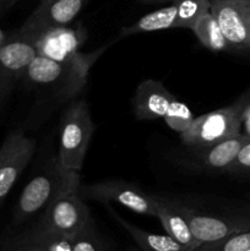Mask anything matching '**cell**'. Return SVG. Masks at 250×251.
I'll return each instance as SVG.
<instances>
[{
    "mask_svg": "<svg viewBox=\"0 0 250 251\" xmlns=\"http://www.w3.org/2000/svg\"><path fill=\"white\" fill-rule=\"evenodd\" d=\"M80 183V172L64 169L56 156L50 158L21 191L15 206L12 225L19 227L41 215L55 199L77 190Z\"/></svg>",
    "mask_w": 250,
    "mask_h": 251,
    "instance_id": "1",
    "label": "cell"
},
{
    "mask_svg": "<svg viewBox=\"0 0 250 251\" xmlns=\"http://www.w3.org/2000/svg\"><path fill=\"white\" fill-rule=\"evenodd\" d=\"M91 69L78 64H66L37 55L27 68L22 80L31 90L56 102L75 97L87 82Z\"/></svg>",
    "mask_w": 250,
    "mask_h": 251,
    "instance_id": "2",
    "label": "cell"
},
{
    "mask_svg": "<svg viewBox=\"0 0 250 251\" xmlns=\"http://www.w3.org/2000/svg\"><path fill=\"white\" fill-rule=\"evenodd\" d=\"M93 131L95 125L87 103L83 100L71 103L61 117L60 141L56 154V159L64 169L81 171Z\"/></svg>",
    "mask_w": 250,
    "mask_h": 251,
    "instance_id": "3",
    "label": "cell"
},
{
    "mask_svg": "<svg viewBox=\"0 0 250 251\" xmlns=\"http://www.w3.org/2000/svg\"><path fill=\"white\" fill-rule=\"evenodd\" d=\"M37 53L44 58L66 64H78L91 69L107 46L91 53H82L81 47L86 41V32L82 27H58L44 31L33 37Z\"/></svg>",
    "mask_w": 250,
    "mask_h": 251,
    "instance_id": "4",
    "label": "cell"
},
{
    "mask_svg": "<svg viewBox=\"0 0 250 251\" xmlns=\"http://www.w3.org/2000/svg\"><path fill=\"white\" fill-rule=\"evenodd\" d=\"M242 132L239 103L194 118L190 126L180 134L181 142L194 149H207Z\"/></svg>",
    "mask_w": 250,
    "mask_h": 251,
    "instance_id": "5",
    "label": "cell"
},
{
    "mask_svg": "<svg viewBox=\"0 0 250 251\" xmlns=\"http://www.w3.org/2000/svg\"><path fill=\"white\" fill-rule=\"evenodd\" d=\"M77 194L83 200L119 203L139 215L156 217V196L145 193L129 181L112 179L96 183H80Z\"/></svg>",
    "mask_w": 250,
    "mask_h": 251,
    "instance_id": "6",
    "label": "cell"
},
{
    "mask_svg": "<svg viewBox=\"0 0 250 251\" xmlns=\"http://www.w3.org/2000/svg\"><path fill=\"white\" fill-rule=\"evenodd\" d=\"M36 152V140L22 129L6 135L0 145V207Z\"/></svg>",
    "mask_w": 250,
    "mask_h": 251,
    "instance_id": "7",
    "label": "cell"
},
{
    "mask_svg": "<svg viewBox=\"0 0 250 251\" xmlns=\"http://www.w3.org/2000/svg\"><path fill=\"white\" fill-rule=\"evenodd\" d=\"M92 220L87 205L76 190L55 199L38 221L49 230L71 238Z\"/></svg>",
    "mask_w": 250,
    "mask_h": 251,
    "instance_id": "8",
    "label": "cell"
},
{
    "mask_svg": "<svg viewBox=\"0 0 250 251\" xmlns=\"http://www.w3.org/2000/svg\"><path fill=\"white\" fill-rule=\"evenodd\" d=\"M38 55L34 38L17 32L0 44V100L22 80L29 64Z\"/></svg>",
    "mask_w": 250,
    "mask_h": 251,
    "instance_id": "9",
    "label": "cell"
},
{
    "mask_svg": "<svg viewBox=\"0 0 250 251\" xmlns=\"http://www.w3.org/2000/svg\"><path fill=\"white\" fill-rule=\"evenodd\" d=\"M210 11L217 19L229 48L250 51V0H211Z\"/></svg>",
    "mask_w": 250,
    "mask_h": 251,
    "instance_id": "10",
    "label": "cell"
},
{
    "mask_svg": "<svg viewBox=\"0 0 250 251\" xmlns=\"http://www.w3.org/2000/svg\"><path fill=\"white\" fill-rule=\"evenodd\" d=\"M186 217L191 232L200 245L250 229V216L240 213L200 212L186 206Z\"/></svg>",
    "mask_w": 250,
    "mask_h": 251,
    "instance_id": "11",
    "label": "cell"
},
{
    "mask_svg": "<svg viewBox=\"0 0 250 251\" xmlns=\"http://www.w3.org/2000/svg\"><path fill=\"white\" fill-rule=\"evenodd\" d=\"M88 0H41L20 28V33L37 36L44 31L69 26Z\"/></svg>",
    "mask_w": 250,
    "mask_h": 251,
    "instance_id": "12",
    "label": "cell"
},
{
    "mask_svg": "<svg viewBox=\"0 0 250 251\" xmlns=\"http://www.w3.org/2000/svg\"><path fill=\"white\" fill-rule=\"evenodd\" d=\"M156 196V217L161 221L164 230L179 244L194 251L200 247L195 239L186 217V206L171 199Z\"/></svg>",
    "mask_w": 250,
    "mask_h": 251,
    "instance_id": "13",
    "label": "cell"
},
{
    "mask_svg": "<svg viewBox=\"0 0 250 251\" xmlns=\"http://www.w3.org/2000/svg\"><path fill=\"white\" fill-rule=\"evenodd\" d=\"M175 100L166 86L157 80H145L137 86L134 96V114L139 120L164 118L169 105Z\"/></svg>",
    "mask_w": 250,
    "mask_h": 251,
    "instance_id": "14",
    "label": "cell"
},
{
    "mask_svg": "<svg viewBox=\"0 0 250 251\" xmlns=\"http://www.w3.org/2000/svg\"><path fill=\"white\" fill-rule=\"evenodd\" d=\"M250 140L248 135L240 134L225 139L213 146L202 149L200 154V164L208 171H222L225 172L230 163L238 156L242 147Z\"/></svg>",
    "mask_w": 250,
    "mask_h": 251,
    "instance_id": "15",
    "label": "cell"
},
{
    "mask_svg": "<svg viewBox=\"0 0 250 251\" xmlns=\"http://www.w3.org/2000/svg\"><path fill=\"white\" fill-rule=\"evenodd\" d=\"M109 212L117 220V222L131 235L132 239L141 248L142 251H191L184 245L179 244L176 240H174L167 233L166 234H158V233L149 232V230L142 229V228L136 227V226L125 221L122 216L115 213L110 207Z\"/></svg>",
    "mask_w": 250,
    "mask_h": 251,
    "instance_id": "16",
    "label": "cell"
},
{
    "mask_svg": "<svg viewBox=\"0 0 250 251\" xmlns=\"http://www.w3.org/2000/svg\"><path fill=\"white\" fill-rule=\"evenodd\" d=\"M176 7L173 4L168 6L159 7L154 11L149 12L140 17L135 24L124 27L120 37H129L131 34L144 33V32H154L161 29L175 28Z\"/></svg>",
    "mask_w": 250,
    "mask_h": 251,
    "instance_id": "17",
    "label": "cell"
},
{
    "mask_svg": "<svg viewBox=\"0 0 250 251\" xmlns=\"http://www.w3.org/2000/svg\"><path fill=\"white\" fill-rule=\"evenodd\" d=\"M191 29L205 48L212 51H225L230 49L217 19L211 11L199 17Z\"/></svg>",
    "mask_w": 250,
    "mask_h": 251,
    "instance_id": "18",
    "label": "cell"
},
{
    "mask_svg": "<svg viewBox=\"0 0 250 251\" xmlns=\"http://www.w3.org/2000/svg\"><path fill=\"white\" fill-rule=\"evenodd\" d=\"M1 251H47L38 223L7 238Z\"/></svg>",
    "mask_w": 250,
    "mask_h": 251,
    "instance_id": "19",
    "label": "cell"
},
{
    "mask_svg": "<svg viewBox=\"0 0 250 251\" xmlns=\"http://www.w3.org/2000/svg\"><path fill=\"white\" fill-rule=\"evenodd\" d=\"M176 7L175 28H190L196 20L210 11L211 0H171Z\"/></svg>",
    "mask_w": 250,
    "mask_h": 251,
    "instance_id": "20",
    "label": "cell"
},
{
    "mask_svg": "<svg viewBox=\"0 0 250 251\" xmlns=\"http://www.w3.org/2000/svg\"><path fill=\"white\" fill-rule=\"evenodd\" d=\"M71 251H105L104 243L98 233L95 221H91L80 232L70 238Z\"/></svg>",
    "mask_w": 250,
    "mask_h": 251,
    "instance_id": "21",
    "label": "cell"
},
{
    "mask_svg": "<svg viewBox=\"0 0 250 251\" xmlns=\"http://www.w3.org/2000/svg\"><path fill=\"white\" fill-rule=\"evenodd\" d=\"M250 248V229L235 233L216 242L205 243L194 251H245Z\"/></svg>",
    "mask_w": 250,
    "mask_h": 251,
    "instance_id": "22",
    "label": "cell"
},
{
    "mask_svg": "<svg viewBox=\"0 0 250 251\" xmlns=\"http://www.w3.org/2000/svg\"><path fill=\"white\" fill-rule=\"evenodd\" d=\"M164 120L172 130L181 134L191 125L194 120V114L185 103L179 102L175 98L169 105L168 110L164 115Z\"/></svg>",
    "mask_w": 250,
    "mask_h": 251,
    "instance_id": "23",
    "label": "cell"
},
{
    "mask_svg": "<svg viewBox=\"0 0 250 251\" xmlns=\"http://www.w3.org/2000/svg\"><path fill=\"white\" fill-rule=\"evenodd\" d=\"M37 223L41 228L47 251H71L70 238L53 232V230H49L39 221H37Z\"/></svg>",
    "mask_w": 250,
    "mask_h": 251,
    "instance_id": "24",
    "label": "cell"
},
{
    "mask_svg": "<svg viewBox=\"0 0 250 251\" xmlns=\"http://www.w3.org/2000/svg\"><path fill=\"white\" fill-rule=\"evenodd\" d=\"M225 172L237 176H250V140L242 147L238 156Z\"/></svg>",
    "mask_w": 250,
    "mask_h": 251,
    "instance_id": "25",
    "label": "cell"
},
{
    "mask_svg": "<svg viewBox=\"0 0 250 251\" xmlns=\"http://www.w3.org/2000/svg\"><path fill=\"white\" fill-rule=\"evenodd\" d=\"M242 113V132L250 136V90L237 100Z\"/></svg>",
    "mask_w": 250,
    "mask_h": 251,
    "instance_id": "26",
    "label": "cell"
},
{
    "mask_svg": "<svg viewBox=\"0 0 250 251\" xmlns=\"http://www.w3.org/2000/svg\"><path fill=\"white\" fill-rule=\"evenodd\" d=\"M20 0H0V11H4V10L10 9L12 5L16 4Z\"/></svg>",
    "mask_w": 250,
    "mask_h": 251,
    "instance_id": "27",
    "label": "cell"
},
{
    "mask_svg": "<svg viewBox=\"0 0 250 251\" xmlns=\"http://www.w3.org/2000/svg\"><path fill=\"white\" fill-rule=\"evenodd\" d=\"M140 1L145 2V4H164V2H168L169 0H140Z\"/></svg>",
    "mask_w": 250,
    "mask_h": 251,
    "instance_id": "28",
    "label": "cell"
},
{
    "mask_svg": "<svg viewBox=\"0 0 250 251\" xmlns=\"http://www.w3.org/2000/svg\"><path fill=\"white\" fill-rule=\"evenodd\" d=\"M4 39H5L4 33H2V31H1V29H0V44H1L2 42H4Z\"/></svg>",
    "mask_w": 250,
    "mask_h": 251,
    "instance_id": "29",
    "label": "cell"
},
{
    "mask_svg": "<svg viewBox=\"0 0 250 251\" xmlns=\"http://www.w3.org/2000/svg\"><path fill=\"white\" fill-rule=\"evenodd\" d=\"M221 1H243V0H221Z\"/></svg>",
    "mask_w": 250,
    "mask_h": 251,
    "instance_id": "30",
    "label": "cell"
},
{
    "mask_svg": "<svg viewBox=\"0 0 250 251\" xmlns=\"http://www.w3.org/2000/svg\"><path fill=\"white\" fill-rule=\"evenodd\" d=\"M245 251H250V248H248V249H247V250H245Z\"/></svg>",
    "mask_w": 250,
    "mask_h": 251,
    "instance_id": "31",
    "label": "cell"
}]
</instances>
